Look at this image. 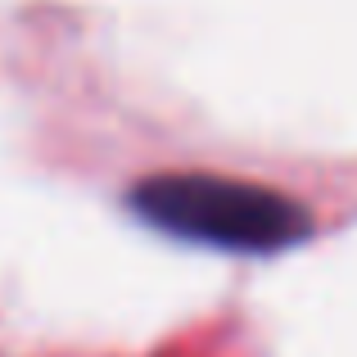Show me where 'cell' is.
Listing matches in <instances>:
<instances>
[{"mask_svg": "<svg viewBox=\"0 0 357 357\" xmlns=\"http://www.w3.org/2000/svg\"><path fill=\"white\" fill-rule=\"evenodd\" d=\"M131 213L145 227L172 240L204 244L222 253H280L312 236V218L303 204L258 181L213 172H167L149 176L127 195Z\"/></svg>", "mask_w": 357, "mask_h": 357, "instance_id": "obj_1", "label": "cell"}]
</instances>
